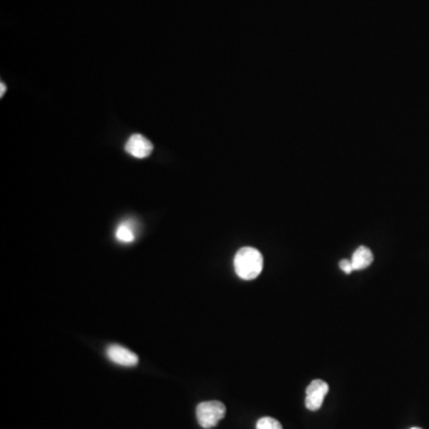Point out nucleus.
Listing matches in <instances>:
<instances>
[{
    "instance_id": "f257e3e1",
    "label": "nucleus",
    "mask_w": 429,
    "mask_h": 429,
    "mask_svg": "<svg viewBox=\"0 0 429 429\" xmlns=\"http://www.w3.org/2000/svg\"><path fill=\"white\" fill-rule=\"evenodd\" d=\"M234 267L241 279L253 280L262 273L264 257L257 248L243 247L234 257Z\"/></svg>"
},
{
    "instance_id": "f03ea898",
    "label": "nucleus",
    "mask_w": 429,
    "mask_h": 429,
    "mask_svg": "<svg viewBox=\"0 0 429 429\" xmlns=\"http://www.w3.org/2000/svg\"><path fill=\"white\" fill-rule=\"evenodd\" d=\"M225 406L220 401H209L198 404L196 411L198 423L203 428H213L225 416Z\"/></svg>"
},
{
    "instance_id": "7ed1b4c3",
    "label": "nucleus",
    "mask_w": 429,
    "mask_h": 429,
    "mask_svg": "<svg viewBox=\"0 0 429 429\" xmlns=\"http://www.w3.org/2000/svg\"><path fill=\"white\" fill-rule=\"evenodd\" d=\"M329 391V386L325 381L315 379L306 388V407L311 411H316L322 407L325 397Z\"/></svg>"
},
{
    "instance_id": "20e7f679",
    "label": "nucleus",
    "mask_w": 429,
    "mask_h": 429,
    "mask_svg": "<svg viewBox=\"0 0 429 429\" xmlns=\"http://www.w3.org/2000/svg\"><path fill=\"white\" fill-rule=\"evenodd\" d=\"M126 152L138 159H145V157H150L153 152V145L143 135L134 134L128 140Z\"/></svg>"
},
{
    "instance_id": "39448f33",
    "label": "nucleus",
    "mask_w": 429,
    "mask_h": 429,
    "mask_svg": "<svg viewBox=\"0 0 429 429\" xmlns=\"http://www.w3.org/2000/svg\"><path fill=\"white\" fill-rule=\"evenodd\" d=\"M106 355H108V358L117 365L127 366V367L138 365V355H135L134 352H131L130 350L122 347L120 345L108 346L106 348Z\"/></svg>"
},
{
    "instance_id": "423d86ee",
    "label": "nucleus",
    "mask_w": 429,
    "mask_h": 429,
    "mask_svg": "<svg viewBox=\"0 0 429 429\" xmlns=\"http://www.w3.org/2000/svg\"><path fill=\"white\" fill-rule=\"evenodd\" d=\"M351 262L353 269L359 271V269H366L374 262V254L367 247L360 246L353 253Z\"/></svg>"
},
{
    "instance_id": "0eeeda50",
    "label": "nucleus",
    "mask_w": 429,
    "mask_h": 429,
    "mask_svg": "<svg viewBox=\"0 0 429 429\" xmlns=\"http://www.w3.org/2000/svg\"><path fill=\"white\" fill-rule=\"evenodd\" d=\"M116 238L120 243H130L135 240L134 225L130 222H123L117 228Z\"/></svg>"
},
{
    "instance_id": "6e6552de",
    "label": "nucleus",
    "mask_w": 429,
    "mask_h": 429,
    "mask_svg": "<svg viewBox=\"0 0 429 429\" xmlns=\"http://www.w3.org/2000/svg\"><path fill=\"white\" fill-rule=\"evenodd\" d=\"M257 429H283V427L276 418H262L257 421Z\"/></svg>"
},
{
    "instance_id": "1a4fd4ad",
    "label": "nucleus",
    "mask_w": 429,
    "mask_h": 429,
    "mask_svg": "<svg viewBox=\"0 0 429 429\" xmlns=\"http://www.w3.org/2000/svg\"><path fill=\"white\" fill-rule=\"evenodd\" d=\"M339 266L340 269H342L343 272L347 273V274H350V273H352L353 271H355V269H353V265H352L351 260H347V259H343V260H341Z\"/></svg>"
},
{
    "instance_id": "9d476101",
    "label": "nucleus",
    "mask_w": 429,
    "mask_h": 429,
    "mask_svg": "<svg viewBox=\"0 0 429 429\" xmlns=\"http://www.w3.org/2000/svg\"><path fill=\"white\" fill-rule=\"evenodd\" d=\"M0 85H1V94H0V96H1V97H3V94H4V90L6 91V86H5L4 84H3V82H1V84H0Z\"/></svg>"
},
{
    "instance_id": "9b49d317",
    "label": "nucleus",
    "mask_w": 429,
    "mask_h": 429,
    "mask_svg": "<svg viewBox=\"0 0 429 429\" xmlns=\"http://www.w3.org/2000/svg\"><path fill=\"white\" fill-rule=\"evenodd\" d=\"M411 429H422V428H418V427H414V428H411Z\"/></svg>"
}]
</instances>
